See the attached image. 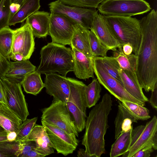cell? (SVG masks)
<instances>
[{"label":"cell","mask_w":157,"mask_h":157,"mask_svg":"<svg viewBox=\"0 0 157 157\" xmlns=\"http://www.w3.org/2000/svg\"><path fill=\"white\" fill-rule=\"evenodd\" d=\"M33 141L35 149L45 156L54 152V146L51 141L45 127L43 125H35L28 136L22 141Z\"/></svg>","instance_id":"17"},{"label":"cell","mask_w":157,"mask_h":157,"mask_svg":"<svg viewBox=\"0 0 157 157\" xmlns=\"http://www.w3.org/2000/svg\"><path fill=\"white\" fill-rule=\"evenodd\" d=\"M121 102L137 120H146L151 117L149 110L144 106L126 101Z\"/></svg>","instance_id":"32"},{"label":"cell","mask_w":157,"mask_h":157,"mask_svg":"<svg viewBox=\"0 0 157 157\" xmlns=\"http://www.w3.org/2000/svg\"><path fill=\"white\" fill-rule=\"evenodd\" d=\"M75 31L72 36L71 46L74 47L87 56L93 58L89 40L90 30L81 25L76 24L74 25Z\"/></svg>","instance_id":"21"},{"label":"cell","mask_w":157,"mask_h":157,"mask_svg":"<svg viewBox=\"0 0 157 157\" xmlns=\"http://www.w3.org/2000/svg\"><path fill=\"white\" fill-rule=\"evenodd\" d=\"M66 80L70 93L66 105L74 121L78 132L85 128L87 105L85 89L86 85L83 82L71 78Z\"/></svg>","instance_id":"5"},{"label":"cell","mask_w":157,"mask_h":157,"mask_svg":"<svg viewBox=\"0 0 157 157\" xmlns=\"http://www.w3.org/2000/svg\"><path fill=\"white\" fill-rule=\"evenodd\" d=\"M10 66L5 76L8 79L20 83L28 74L36 70V67L28 59L12 62L10 61Z\"/></svg>","instance_id":"24"},{"label":"cell","mask_w":157,"mask_h":157,"mask_svg":"<svg viewBox=\"0 0 157 157\" xmlns=\"http://www.w3.org/2000/svg\"><path fill=\"white\" fill-rule=\"evenodd\" d=\"M104 19L120 46L130 44L137 54L140 44L141 31L139 20L131 17L103 16Z\"/></svg>","instance_id":"4"},{"label":"cell","mask_w":157,"mask_h":157,"mask_svg":"<svg viewBox=\"0 0 157 157\" xmlns=\"http://www.w3.org/2000/svg\"><path fill=\"white\" fill-rule=\"evenodd\" d=\"M90 29L109 50H112L120 46L119 42L113 35L102 14L98 12L96 13Z\"/></svg>","instance_id":"16"},{"label":"cell","mask_w":157,"mask_h":157,"mask_svg":"<svg viewBox=\"0 0 157 157\" xmlns=\"http://www.w3.org/2000/svg\"><path fill=\"white\" fill-rule=\"evenodd\" d=\"M10 59L14 61H21L25 59L23 55L19 53H15L12 55Z\"/></svg>","instance_id":"45"},{"label":"cell","mask_w":157,"mask_h":157,"mask_svg":"<svg viewBox=\"0 0 157 157\" xmlns=\"http://www.w3.org/2000/svg\"><path fill=\"white\" fill-rule=\"evenodd\" d=\"M50 13L44 11H37L26 19L34 35L38 38H44L48 35Z\"/></svg>","instance_id":"20"},{"label":"cell","mask_w":157,"mask_h":157,"mask_svg":"<svg viewBox=\"0 0 157 157\" xmlns=\"http://www.w3.org/2000/svg\"><path fill=\"white\" fill-rule=\"evenodd\" d=\"M98 57L108 73L123 85L118 73L121 67L116 59L112 56Z\"/></svg>","instance_id":"31"},{"label":"cell","mask_w":157,"mask_h":157,"mask_svg":"<svg viewBox=\"0 0 157 157\" xmlns=\"http://www.w3.org/2000/svg\"><path fill=\"white\" fill-rule=\"evenodd\" d=\"M76 23L61 14L51 13L48 35L52 42L63 45H70Z\"/></svg>","instance_id":"11"},{"label":"cell","mask_w":157,"mask_h":157,"mask_svg":"<svg viewBox=\"0 0 157 157\" xmlns=\"http://www.w3.org/2000/svg\"><path fill=\"white\" fill-rule=\"evenodd\" d=\"M13 30L9 27L0 30V52L10 61L13 41Z\"/></svg>","instance_id":"29"},{"label":"cell","mask_w":157,"mask_h":157,"mask_svg":"<svg viewBox=\"0 0 157 157\" xmlns=\"http://www.w3.org/2000/svg\"><path fill=\"white\" fill-rule=\"evenodd\" d=\"M0 102L7 104L6 92L4 87L0 81Z\"/></svg>","instance_id":"42"},{"label":"cell","mask_w":157,"mask_h":157,"mask_svg":"<svg viewBox=\"0 0 157 157\" xmlns=\"http://www.w3.org/2000/svg\"><path fill=\"white\" fill-rule=\"evenodd\" d=\"M40 0H26L18 9L11 15L9 25H15L26 20L32 14L40 8Z\"/></svg>","instance_id":"25"},{"label":"cell","mask_w":157,"mask_h":157,"mask_svg":"<svg viewBox=\"0 0 157 157\" xmlns=\"http://www.w3.org/2000/svg\"><path fill=\"white\" fill-rule=\"evenodd\" d=\"M141 39L137 56L136 73L146 92L157 85V12L154 9L139 20Z\"/></svg>","instance_id":"1"},{"label":"cell","mask_w":157,"mask_h":157,"mask_svg":"<svg viewBox=\"0 0 157 157\" xmlns=\"http://www.w3.org/2000/svg\"><path fill=\"white\" fill-rule=\"evenodd\" d=\"M41 111V121L78 136L79 132L66 103L53 100L49 106Z\"/></svg>","instance_id":"7"},{"label":"cell","mask_w":157,"mask_h":157,"mask_svg":"<svg viewBox=\"0 0 157 157\" xmlns=\"http://www.w3.org/2000/svg\"><path fill=\"white\" fill-rule=\"evenodd\" d=\"M37 119V117H34L31 119L27 118L23 121L19 130L17 133L16 137L14 141H21L25 138L35 125Z\"/></svg>","instance_id":"35"},{"label":"cell","mask_w":157,"mask_h":157,"mask_svg":"<svg viewBox=\"0 0 157 157\" xmlns=\"http://www.w3.org/2000/svg\"><path fill=\"white\" fill-rule=\"evenodd\" d=\"M157 85L151 91V94L149 102L152 107L157 110Z\"/></svg>","instance_id":"41"},{"label":"cell","mask_w":157,"mask_h":157,"mask_svg":"<svg viewBox=\"0 0 157 157\" xmlns=\"http://www.w3.org/2000/svg\"><path fill=\"white\" fill-rule=\"evenodd\" d=\"M101 88L97 78H94L91 82L86 86L85 89L87 107L94 106L99 100Z\"/></svg>","instance_id":"30"},{"label":"cell","mask_w":157,"mask_h":157,"mask_svg":"<svg viewBox=\"0 0 157 157\" xmlns=\"http://www.w3.org/2000/svg\"><path fill=\"white\" fill-rule=\"evenodd\" d=\"M41 122L57 153L66 156L73 152L78 143L75 135L67 133L44 121H41Z\"/></svg>","instance_id":"13"},{"label":"cell","mask_w":157,"mask_h":157,"mask_svg":"<svg viewBox=\"0 0 157 157\" xmlns=\"http://www.w3.org/2000/svg\"><path fill=\"white\" fill-rule=\"evenodd\" d=\"M36 145L33 141H19V148L18 152V157L23 156L34 149H36Z\"/></svg>","instance_id":"38"},{"label":"cell","mask_w":157,"mask_h":157,"mask_svg":"<svg viewBox=\"0 0 157 157\" xmlns=\"http://www.w3.org/2000/svg\"><path fill=\"white\" fill-rule=\"evenodd\" d=\"M7 133L6 131L1 126H0V135H7Z\"/></svg>","instance_id":"50"},{"label":"cell","mask_w":157,"mask_h":157,"mask_svg":"<svg viewBox=\"0 0 157 157\" xmlns=\"http://www.w3.org/2000/svg\"><path fill=\"white\" fill-rule=\"evenodd\" d=\"M118 103V111L114 121L115 139L121 133L130 130L133 128L132 124L137 122V120L122 105L121 101H119Z\"/></svg>","instance_id":"23"},{"label":"cell","mask_w":157,"mask_h":157,"mask_svg":"<svg viewBox=\"0 0 157 157\" xmlns=\"http://www.w3.org/2000/svg\"><path fill=\"white\" fill-rule=\"evenodd\" d=\"M51 13L65 16L84 27L90 29L95 16L98 12L96 9L71 6L65 5L59 0L49 4Z\"/></svg>","instance_id":"10"},{"label":"cell","mask_w":157,"mask_h":157,"mask_svg":"<svg viewBox=\"0 0 157 157\" xmlns=\"http://www.w3.org/2000/svg\"><path fill=\"white\" fill-rule=\"evenodd\" d=\"M0 81L5 89L7 105L23 122L29 115L25 96L20 83L0 76Z\"/></svg>","instance_id":"12"},{"label":"cell","mask_w":157,"mask_h":157,"mask_svg":"<svg viewBox=\"0 0 157 157\" xmlns=\"http://www.w3.org/2000/svg\"><path fill=\"white\" fill-rule=\"evenodd\" d=\"M10 66V61L4 57L0 52V76H5Z\"/></svg>","instance_id":"39"},{"label":"cell","mask_w":157,"mask_h":157,"mask_svg":"<svg viewBox=\"0 0 157 157\" xmlns=\"http://www.w3.org/2000/svg\"><path fill=\"white\" fill-rule=\"evenodd\" d=\"M7 135H0V142L4 141H7Z\"/></svg>","instance_id":"49"},{"label":"cell","mask_w":157,"mask_h":157,"mask_svg":"<svg viewBox=\"0 0 157 157\" xmlns=\"http://www.w3.org/2000/svg\"><path fill=\"white\" fill-rule=\"evenodd\" d=\"M97 8L103 16L122 17L143 14L151 9L144 0H104Z\"/></svg>","instance_id":"6"},{"label":"cell","mask_w":157,"mask_h":157,"mask_svg":"<svg viewBox=\"0 0 157 157\" xmlns=\"http://www.w3.org/2000/svg\"><path fill=\"white\" fill-rule=\"evenodd\" d=\"M124 53L126 55H129L133 52V48L132 45L129 43L124 44L122 47Z\"/></svg>","instance_id":"44"},{"label":"cell","mask_w":157,"mask_h":157,"mask_svg":"<svg viewBox=\"0 0 157 157\" xmlns=\"http://www.w3.org/2000/svg\"><path fill=\"white\" fill-rule=\"evenodd\" d=\"M11 5L10 0L0 1V30L9 27V22L12 15Z\"/></svg>","instance_id":"34"},{"label":"cell","mask_w":157,"mask_h":157,"mask_svg":"<svg viewBox=\"0 0 157 157\" xmlns=\"http://www.w3.org/2000/svg\"><path fill=\"white\" fill-rule=\"evenodd\" d=\"M113 51V56L118 63L121 67L132 71H136L137 56L134 54L126 55L123 52L122 47H119Z\"/></svg>","instance_id":"28"},{"label":"cell","mask_w":157,"mask_h":157,"mask_svg":"<svg viewBox=\"0 0 157 157\" xmlns=\"http://www.w3.org/2000/svg\"><path fill=\"white\" fill-rule=\"evenodd\" d=\"M63 4L71 6L97 8L104 0H59Z\"/></svg>","instance_id":"37"},{"label":"cell","mask_w":157,"mask_h":157,"mask_svg":"<svg viewBox=\"0 0 157 157\" xmlns=\"http://www.w3.org/2000/svg\"><path fill=\"white\" fill-rule=\"evenodd\" d=\"M154 150L152 145H147L138 151L132 157H149Z\"/></svg>","instance_id":"40"},{"label":"cell","mask_w":157,"mask_h":157,"mask_svg":"<svg viewBox=\"0 0 157 157\" xmlns=\"http://www.w3.org/2000/svg\"><path fill=\"white\" fill-rule=\"evenodd\" d=\"M45 156L35 149L31 150L23 157H44Z\"/></svg>","instance_id":"43"},{"label":"cell","mask_w":157,"mask_h":157,"mask_svg":"<svg viewBox=\"0 0 157 157\" xmlns=\"http://www.w3.org/2000/svg\"><path fill=\"white\" fill-rule=\"evenodd\" d=\"M94 73L100 84L119 101H126L144 106L145 102L140 101L129 94L123 86L107 72L98 56L93 58Z\"/></svg>","instance_id":"8"},{"label":"cell","mask_w":157,"mask_h":157,"mask_svg":"<svg viewBox=\"0 0 157 157\" xmlns=\"http://www.w3.org/2000/svg\"><path fill=\"white\" fill-rule=\"evenodd\" d=\"M151 145L157 149V117L154 116L145 125H140L133 129L131 144L128 151L123 157H132L145 146Z\"/></svg>","instance_id":"9"},{"label":"cell","mask_w":157,"mask_h":157,"mask_svg":"<svg viewBox=\"0 0 157 157\" xmlns=\"http://www.w3.org/2000/svg\"><path fill=\"white\" fill-rule=\"evenodd\" d=\"M23 121L7 105L0 102V126L8 133L19 130Z\"/></svg>","instance_id":"22"},{"label":"cell","mask_w":157,"mask_h":157,"mask_svg":"<svg viewBox=\"0 0 157 157\" xmlns=\"http://www.w3.org/2000/svg\"><path fill=\"white\" fill-rule=\"evenodd\" d=\"M40 62L36 71L40 74L58 72L66 77L73 71L72 50L59 44L51 42L43 47L40 51Z\"/></svg>","instance_id":"3"},{"label":"cell","mask_w":157,"mask_h":157,"mask_svg":"<svg viewBox=\"0 0 157 157\" xmlns=\"http://www.w3.org/2000/svg\"><path fill=\"white\" fill-rule=\"evenodd\" d=\"M44 80L46 92L53 97V100L66 104L70 93V87L66 77L56 73L47 74Z\"/></svg>","instance_id":"15"},{"label":"cell","mask_w":157,"mask_h":157,"mask_svg":"<svg viewBox=\"0 0 157 157\" xmlns=\"http://www.w3.org/2000/svg\"><path fill=\"white\" fill-rule=\"evenodd\" d=\"M74 63L73 71L77 78L82 79L94 78L93 58L71 46Z\"/></svg>","instance_id":"18"},{"label":"cell","mask_w":157,"mask_h":157,"mask_svg":"<svg viewBox=\"0 0 157 157\" xmlns=\"http://www.w3.org/2000/svg\"><path fill=\"white\" fill-rule=\"evenodd\" d=\"M34 36L31 28L26 21L22 26L13 30L11 56L15 53H19L25 59H29L34 49Z\"/></svg>","instance_id":"14"},{"label":"cell","mask_w":157,"mask_h":157,"mask_svg":"<svg viewBox=\"0 0 157 157\" xmlns=\"http://www.w3.org/2000/svg\"><path fill=\"white\" fill-rule=\"evenodd\" d=\"M17 136V133L15 132H12L8 133L7 135L8 141H14Z\"/></svg>","instance_id":"46"},{"label":"cell","mask_w":157,"mask_h":157,"mask_svg":"<svg viewBox=\"0 0 157 157\" xmlns=\"http://www.w3.org/2000/svg\"><path fill=\"white\" fill-rule=\"evenodd\" d=\"M133 128L126 132L121 133L112 144L110 152V157H117L128 152L130 146Z\"/></svg>","instance_id":"26"},{"label":"cell","mask_w":157,"mask_h":157,"mask_svg":"<svg viewBox=\"0 0 157 157\" xmlns=\"http://www.w3.org/2000/svg\"><path fill=\"white\" fill-rule=\"evenodd\" d=\"M118 73L122 80L123 86L126 90L137 100L145 102L149 101L144 94L142 88L138 81L136 71H132L121 67Z\"/></svg>","instance_id":"19"},{"label":"cell","mask_w":157,"mask_h":157,"mask_svg":"<svg viewBox=\"0 0 157 157\" xmlns=\"http://www.w3.org/2000/svg\"><path fill=\"white\" fill-rule=\"evenodd\" d=\"M19 141H4L0 142V152L8 157H18Z\"/></svg>","instance_id":"36"},{"label":"cell","mask_w":157,"mask_h":157,"mask_svg":"<svg viewBox=\"0 0 157 157\" xmlns=\"http://www.w3.org/2000/svg\"><path fill=\"white\" fill-rule=\"evenodd\" d=\"M77 155L78 157H91L86 152L85 150L82 148L79 149L78 151Z\"/></svg>","instance_id":"47"},{"label":"cell","mask_w":157,"mask_h":157,"mask_svg":"<svg viewBox=\"0 0 157 157\" xmlns=\"http://www.w3.org/2000/svg\"><path fill=\"white\" fill-rule=\"evenodd\" d=\"M26 0H10L11 5H17L21 6Z\"/></svg>","instance_id":"48"},{"label":"cell","mask_w":157,"mask_h":157,"mask_svg":"<svg viewBox=\"0 0 157 157\" xmlns=\"http://www.w3.org/2000/svg\"><path fill=\"white\" fill-rule=\"evenodd\" d=\"M0 157H8V156L0 152Z\"/></svg>","instance_id":"51"},{"label":"cell","mask_w":157,"mask_h":157,"mask_svg":"<svg viewBox=\"0 0 157 157\" xmlns=\"http://www.w3.org/2000/svg\"><path fill=\"white\" fill-rule=\"evenodd\" d=\"M112 103L111 96L105 94L101 101L94 106L86 117L82 144L91 157H100L105 153L104 136L109 127L108 116Z\"/></svg>","instance_id":"2"},{"label":"cell","mask_w":157,"mask_h":157,"mask_svg":"<svg viewBox=\"0 0 157 157\" xmlns=\"http://www.w3.org/2000/svg\"><path fill=\"white\" fill-rule=\"evenodd\" d=\"M89 40L91 51L94 57L106 56L109 49L101 42L91 30L89 33Z\"/></svg>","instance_id":"33"},{"label":"cell","mask_w":157,"mask_h":157,"mask_svg":"<svg viewBox=\"0 0 157 157\" xmlns=\"http://www.w3.org/2000/svg\"><path fill=\"white\" fill-rule=\"evenodd\" d=\"M40 74L35 70L25 76L21 84L26 93L36 95L44 87Z\"/></svg>","instance_id":"27"}]
</instances>
